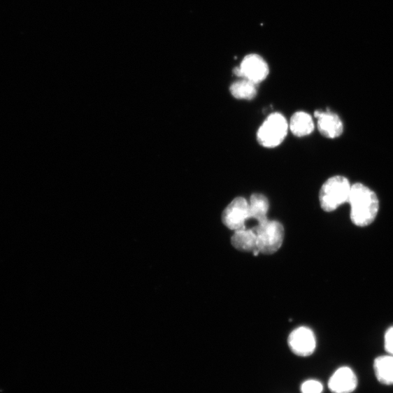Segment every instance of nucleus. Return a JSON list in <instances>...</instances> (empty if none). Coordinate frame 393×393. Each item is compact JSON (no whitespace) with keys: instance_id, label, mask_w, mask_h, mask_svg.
<instances>
[{"instance_id":"obj_1","label":"nucleus","mask_w":393,"mask_h":393,"mask_svg":"<svg viewBox=\"0 0 393 393\" xmlns=\"http://www.w3.org/2000/svg\"><path fill=\"white\" fill-rule=\"evenodd\" d=\"M348 203L350 206L351 221L357 227H367L378 217L380 209L378 196L363 184L352 185Z\"/></svg>"},{"instance_id":"obj_2","label":"nucleus","mask_w":393,"mask_h":393,"mask_svg":"<svg viewBox=\"0 0 393 393\" xmlns=\"http://www.w3.org/2000/svg\"><path fill=\"white\" fill-rule=\"evenodd\" d=\"M351 187L345 176H334L329 178L320 190L319 201L321 208L327 212H332L348 203Z\"/></svg>"},{"instance_id":"obj_3","label":"nucleus","mask_w":393,"mask_h":393,"mask_svg":"<svg viewBox=\"0 0 393 393\" xmlns=\"http://www.w3.org/2000/svg\"><path fill=\"white\" fill-rule=\"evenodd\" d=\"M289 129L287 120L280 113H273L266 117L257 131L259 144L265 148H277L287 137Z\"/></svg>"},{"instance_id":"obj_4","label":"nucleus","mask_w":393,"mask_h":393,"mask_svg":"<svg viewBox=\"0 0 393 393\" xmlns=\"http://www.w3.org/2000/svg\"><path fill=\"white\" fill-rule=\"evenodd\" d=\"M259 253L270 255L278 251L284 238V228L278 221L266 220L253 228Z\"/></svg>"},{"instance_id":"obj_5","label":"nucleus","mask_w":393,"mask_h":393,"mask_svg":"<svg viewBox=\"0 0 393 393\" xmlns=\"http://www.w3.org/2000/svg\"><path fill=\"white\" fill-rule=\"evenodd\" d=\"M234 73L258 85L269 75V67L261 57L251 55L245 57L241 66L234 69Z\"/></svg>"},{"instance_id":"obj_6","label":"nucleus","mask_w":393,"mask_h":393,"mask_svg":"<svg viewBox=\"0 0 393 393\" xmlns=\"http://www.w3.org/2000/svg\"><path fill=\"white\" fill-rule=\"evenodd\" d=\"M248 220V202L242 196H238L232 201L222 213L224 224L231 230L245 228V222Z\"/></svg>"},{"instance_id":"obj_7","label":"nucleus","mask_w":393,"mask_h":393,"mask_svg":"<svg viewBox=\"0 0 393 393\" xmlns=\"http://www.w3.org/2000/svg\"><path fill=\"white\" fill-rule=\"evenodd\" d=\"M288 343L291 350L298 356H310L316 348L315 336L313 331L307 327H299L293 331L289 336Z\"/></svg>"},{"instance_id":"obj_8","label":"nucleus","mask_w":393,"mask_h":393,"mask_svg":"<svg viewBox=\"0 0 393 393\" xmlns=\"http://www.w3.org/2000/svg\"><path fill=\"white\" fill-rule=\"evenodd\" d=\"M315 117L317 119V129L321 135L333 139L343 134V123L335 113L329 110H317Z\"/></svg>"},{"instance_id":"obj_9","label":"nucleus","mask_w":393,"mask_h":393,"mask_svg":"<svg viewBox=\"0 0 393 393\" xmlns=\"http://www.w3.org/2000/svg\"><path fill=\"white\" fill-rule=\"evenodd\" d=\"M358 386V379L349 367L338 369L329 381V388L333 393H352Z\"/></svg>"},{"instance_id":"obj_10","label":"nucleus","mask_w":393,"mask_h":393,"mask_svg":"<svg viewBox=\"0 0 393 393\" xmlns=\"http://www.w3.org/2000/svg\"><path fill=\"white\" fill-rule=\"evenodd\" d=\"M231 245L241 252H254L257 250V234L255 229L244 228L235 231L231 239Z\"/></svg>"},{"instance_id":"obj_11","label":"nucleus","mask_w":393,"mask_h":393,"mask_svg":"<svg viewBox=\"0 0 393 393\" xmlns=\"http://www.w3.org/2000/svg\"><path fill=\"white\" fill-rule=\"evenodd\" d=\"M269 208V201L264 194L259 193L252 194L248 203L249 220H255L258 224L266 222Z\"/></svg>"},{"instance_id":"obj_12","label":"nucleus","mask_w":393,"mask_h":393,"mask_svg":"<svg viewBox=\"0 0 393 393\" xmlns=\"http://www.w3.org/2000/svg\"><path fill=\"white\" fill-rule=\"evenodd\" d=\"M290 124V129L297 137H305L313 133L315 124L312 117L305 112L294 113Z\"/></svg>"},{"instance_id":"obj_13","label":"nucleus","mask_w":393,"mask_h":393,"mask_svg":"<svg viewBox=\"0 0 393 393\" xmlns=\"http://www.w3.org/2000/svg\"><path fill=\"white\" fill-rule=\"evenodd\" d=\"M378 381L386 385H393V355L380 356L373 363Z\"/></svg>"},{"instance_id":"obj_14","label":"nucleus","mask_w":393,"mask_h":393,"mask_svg":"<svg viewBox=\"0 0 393 393\" xmlns=\"http://www.w3.org/2000/svg\"><path fill=\"white\" fill-rule=\"evenodd\" d=\"M232 97L241 100H252L257 95V84L246 79L232 83L229 87Z\"/></svg>"},{"instance_id":"obj_15","label":"nucleus","mask_w":393,"mask_h":393,"mask_svg":"<svg viewBox=\"0 0 393 393\" xmlns=\"http://www.w3.org/2000/svg\"><path fill=\"white\" fill-rule=\"evenodd\" d=\"M323 385L317 380H308L301 386V393H322Z\"/></svg>"},{"instance_id":"obj_16","label":"nucleus","mask_w":393,"mask_h":393,"mask_svg":"<svg viewBox=\"0 0 393 393\" xmlns=\"http://www.w3.org/2000/svg\"><path fill=\"white\" fill-rule=\"evenodd\" d=\"M385 350L393 355V327L389 329L385 336Z\"/></svg>"}]
</instances>
